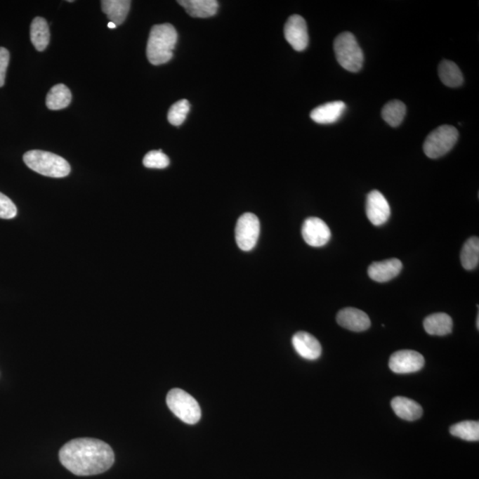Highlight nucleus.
I'll use <instances>...</instances> for the list:
<instances>
[{"instance_id": "obj_3", "label": "nucleus", "mask_w": 479, "mask_h": 479, "mask_svg": "<svg viewBox=\"0 0 479 479\" xmlns=\"http://www.w3.org/2000/svg\"><path fill=\"white\" fill-rule=\"evenodd\" d=\"M25 164L43 176L64 178L70 173V165L62 157L50 152L30 150L23 156Z\"/></svg>"}, {"instance_id": "obj_1", "label": "nucleus", "mask_w": 479, "mask_h": 479, "mask_svg": "<svg viewBox=\"0 0 479 479\" xmlns=\"http://www.w3.org/2000/svg\"><path fill=\"white\" fill-rule=\"evenodd\" d=\"M60 464L77 475H93L110 470L114 454L109 444L96 438H76L60 448Z\"/></svg>"}, {"instance_id": "obj_14", "label": "nucleus", "mask_w": 479, "mask_h": 479, "mask_svg": "<svg viewBox=\"0 0 479 479\" xmlns=\"http://www.w3.org/2000/svg\"><path fill=\"white\" fill-rule=\"evenodd\" d=\"M402 263L398 258L386 259L380 262H374L370 265L367 273L374 282H387L397 277L402 270Z\"/></svg>"}, {"instance_id": "obj_22", "label": "nucleus", "mask_w": 479, "mask_h": 479, "mask_svg": "<svg viewBox=\"0 0 479 479\" xmlns=\"http://www.w3.org/2000/svg\"><path fill=\"white\" fill-rule=\"evenodd\" d=\"M72 99V93L65 84H56L47 94L46 107L51 110H63L70 105Z\"/></svg>"}, {"instance_id": "obj_13", "label": "nucleus", "mask_w": 479, "mask_h": 479, "mask_svg": "<svg viewBox=\"0 0 479 479\" xmlns=\"http://www.w3.org/2000/svg\"><path fill=\"white\" fill-rule=\"evenodd\" d=\"M292 345L296 352L303 359L315 360L322 355V346L311 334L300 332L292 337Z\"/></svg>"}, {"instance_id": "obj_20", "label": "nucleus", "mask_w": 479, "mask_h": 479, "mask_svg": "<svg viewBox=\"0 0 479 479\" xmlns=\"http://www.w3.org/2000/svg\"><path fill=\"white\" fill-rule=\"evenodd\" d=\"M30 40L39 52L45 50L50 41L49 26L42 17H36L30 25Z\"/></svg>"}, {"instance_id": "obj_11", "label": "nucleus", "mask_w": 479, "mask_h": 479, "mask_svg": "<svg viewBox=\"0 0 479 479\" xmlns=\"http://www.w3.org/2000/svg\"><path fill=\"white\" fill-rule=\"evenodd\" d=\"M366 214L371 223L376 227L386 224L389 221L390 204L381 192L373 190L367 195Z\"/></svg>"}, {"instance_id": "obj_23", "label": "nucleus", "mask_w": 479, "mask_h": 479, "mask_svg": "<svg viewBox=\"0 0 479 479\" xmlns=\"http://www.w3.org/2000/svg\"><path fill=\"white\" fill-rule=\"evenodd\" d=\"M461 263L464 268L474 270L478 268L479 263V240L478 237H471L465 242L461 252Z\"/></svg>"}, {"instance_id": "obj_25", "label": "nucleus", "mask_w": 479, "mask_h": 479, "mask_svg": "<svg viewBox=\"0 0 479 479\" xmlns=\"http://www.w3.org/2000/svg\"><path fill=\"white\" fill-rule=\"evenodd\" d=\"M450 433L464 440L478 441L479 423L478 421H461L450 428Z\"/></svg>"}, {"instance_id": "obj_7", "label": "nucleus", "mask_w": 479, "mask_h": 479, "mask_svg": "<svg viewBox=\"0 0 479 479\" xmlns=\"http://www.w3.org/2000/svg\"><path fill=\"white\" fill-rule=\"evenodd\" d=\"M261 234V223L255 214H244L239 218L235 228V241L244 251L255 248Z\"/></svg>"}, {"instance_id": "obj_26", "label": "nucleus", "mask_w": 479, "mask_h": 479, "mask_svg": "<svg viewBox=\"0 0 479 479\" xmlns=\"http://www.w3.org/2000/svg\"><path fill=\"white\" fill-rule=\"evenodd\" d=\"M190 110V103L188 100H181L174 103L168 112V121L174 126H180L185 122Z\"/></svg>"}, {"instance_id": "obj_15", "label": "nucleus", "mask_w": 479, "mask_h": 479, "mask_svg": "<svg viewBox=\"0 0 479 479\" xmlns=\"http://www.w3.org/2000/svg\"><path fill=\"white\" fill-rule=\"evenodd\" d=\"M346 105L343 101H332L317 107L310 114L312 120L320 124H330L337 122L345 113Z\"/></svg>"}, {"instance_id": "obj_2", "label": "nucleus", "mask_w": 479, "mask_h": 479, "mask_svg": "<svg viewBox=\"0 0 479 479\" xmlns=\"http://www.w3.org/2000/svg\"><path fill=\"white\" fill-rule=\"evenodd\" d=\"M177 41V30L170 23L153 26L147 46V56L150 63L157 66L170 62Z\"/></svg>"}, {"instance_id": "obj_6", "label": "nucleus", "mask_w": 479, "mask_h": 479, "mask_svg": "<svg viewBox=\"0 0 479 479\" xmlns=\"http://www.w3.org/2000/svg\"><path fill=\"white\" fill-rule=\"evenodd\" d=\"M459 133L457 128L441 126L428 135L424 144V154L431 159L441 157L447 154L457 144Z\"/></svg>"}, {"instance_id": "obj_29", "label": "nucleus", "mask_w": 479, "mask_h": 479, "mask_svg": "<svg viewBox=\"0 0 479 479\" xmlns=\"http://www.w3.org/2000/svg\"><path fill=\"white\" fill-rule=\"evenodd\" d=\"M10 53L8 49L0 47V87L5 84L6 70H8Z\"/></svg>"}, {"instance_id": "obj_21", "label": "nucleus", "mask_w": 479, "mask_h": 479, "mask_svg": "<svg viewBox=\"0 0 479 479\" xmlns=\"http://www.w3.org/2000/svg\"><path fill=\"white\" fill-rule=\"evenodd\" d=\"M438 76L442 83L448 87L455 88L464 83V76L457 63L444 60L438 66Z\"/></svg>"}, {"instance_id": "obj_10", "label": "nucleus", "mask_w": 479, "mask_h": 479, "mask_svg": "<svg viewBox=\"0 0 479 479\" xmlns=\"http://www.w3.org/2000/svg\"><path fill=\"white\" fill-rule=\"evenodd\" d=\"M284 36L289 45L302 52L308 46L309 36L306 20L302 16H290L284 26Z\"/></svg>"}, {"instance_id": "obj_19", "label": "nucleus", "mask_w": 479, "mask_h": 479, "mask_svg": "<svg viewBox=\"0 0 479 479\" xmlns=\"http://www.w3.org/2000/svg\"><path fill=\"white\" fill-rule=\"evenodd\" d=\"M131 4L129 0H104L101 1V8L110 22L117 26L126 21Z\"/></svg>"}, {"instance_id": "obj_18", "label": "nucleus", "mask_w": 479, "mask_h": 479, "mask_svg": "<svg viewBox=\"0 0 479 479\" xmlns=\"http://www.w3.org/2000/svg\"><path fill=\"white\" fill-rule=\"evenodd\" d=\"M453 320L447 313H434L425 318V332L431 336H446L453 330Z\"/></svg>"}, {"instance_id": "obj_17", "label": "nucleus", "mask_w": 479, "mask_h": 479, "mask_svg": "<svg viewBox=\"0 0 479 479\" xmlns=\"http://www.w3.org/2000/svg\"><path fill=\"white\" fill-rule=\"evenodd\" d=\"M391 407L401 419L416 421L423 416V408L419 404L406 397H395L391 400Z\"/></svg>"}, {"instance_id": "obj_27", "label": "nucleus", "mask_w": 479, "mask_h": 479, "mask_svg": "<svg viewBox=\"0 0 479 479\" xmlns=\"http://www.w3.org/2000/svg\"><path fill=\"white\" fill-rule=\"evenodd\" d=\"M145 167L150 169H164L170 164V159L162 150L148 152L143 158Z\"/></svg>"}, {"instance_id": "obj_8", "label": "nucleus", "mask_w": 479, "mask_h": 479, "mask_svg": "<svg viewBox=\"0 0 479 479\" xmlns=\"http://www.w3.org/2000/svg\"><path fill=\"white\" fill-rule=\"evenodd\" d=\"M425 360L416 350H403L394 353L390 357L389 367L396 374L417 372L423 369Z\"/></svg>"}, {"instance_id": "obj_28", "label": "nucleus", "mask_w": 479, "mask_h": 479, "mask_svg": "<svg viewBox=\"0 0 479 479\" xmlns=\"http://www.w3.org/2000/svg\"><path fill=\"white\" fill-rule=\"evenodd\" d=\"M17 215V208L11 199L0 192V218L11 219Z\"/></svg>"}, {"instance_id": "obj_16", "label": "nucleus", "mask_w": 479, "mask_h": 479, "mask_svg": "<svg viewBox=\"0 0 479 479\" xmlns=\"http://www.w3.org/2000/svg\"><path fill=\"white\" fill-rule=\"evenodd\" d=\"M178 4L195 18H208L218 12V3L216 0H180Z\"/></svg>"}, {"instance_id": "obj_9", "label": "nucleus", "mask_w": 479, "mask_h": 479, "mask_svg": "<svg viewBox=\"0 0 479 479\" xmlns=\"http://www.w3.org/2000/svg\"><path fill=\"white\" fill-rule=\"evenodd\" d=\"M302 235L307 244L312 247H322L332 238V231L322 219L311 217L303 222Z\"/></svg>"}, {"instance_id": "obj_24", "label": "nucleus", "mask_w": 479, "mask_h": 479, "mask_svg": "<svg viewBox=\"0 0 479 479\" xmlns=\"http://www.w3.org/2000/svg\"><path fill=\"white\" fill-rule=\"evenodd\" d=\"M406 106L400 100H391L383 107V119L393 127L400 126L406 116Z\"/></svg>"}, {"instance_id": "obj_4", "label": "nucleus", "mask_w": 479, "mask_h": 479, "mask_svg": "<svg viewBox=\"0 0 479 479\" xmlns=\"http://www.w3.org/2000/svg\"><path fill=\"white\" fill-rule=\"evenodd\" d=\"M337 62L343 69L350 72H357L362 70L364 55L355 37L346 32L339 34L334 42Z\"/></svg>"}, {"instance_id": "obj_31", "label": "nucleus", "mask_w": 479, "mask_h": 479, "mask_svg": "<svg viewBox=\"0 0 479 479\" xmlns=\"http://www.w3.org/2000/svg\"><path fill=\"white\" fill-rule=\"evenodd\" d=\"M477 328L478 329H479V315H478V318H477Z\"/></svg>"}, {"instance_id": "obj_5", "label": "nucleus", "mask_w": 479, "mask_h": 479, "mask_svg": "<svg viewBox=\"0 0 479 479\" xmlns=\"http://www.w3.org/2000/svg\"><path fill=\"white\" fill-rule=\"evenodd\" d=\"M166 403L171 412L185 424L193 425L201 419V407L187 391L178 388L171 390L167 394Z\"/></svg>"}, {"instance_id": "obj_30", "label": "nucleus", "mask_w": 479, "mask_h": 479, "mask_svg": "<svg viewBox=\"0 0 479 479\" xmlns=\"http://www.w3.org/2000/svg\"><path fill=\"white\" fill-rule=\"evenodd\" d=\"M107 27H109L110 29H116L117 28V25H114V23L110 22H109V25H107Z\"/></svg>"}, {"instance_id": "obj_12", "label": "nucleus", "mask_w": 479, "mask_h": 479, "mask_svg": "<svg viewBox=\"0 0 479 479\" xmlns=\"http://www.w3.org/2000/svg\"><path fill=\"white\" fill-rule=\"evenodd\" d=\"M336 322L341 327L354 332H362L370 328L371 322L366 313L357 308H345L337 313Z\"/></svg>"}]
</instances>
